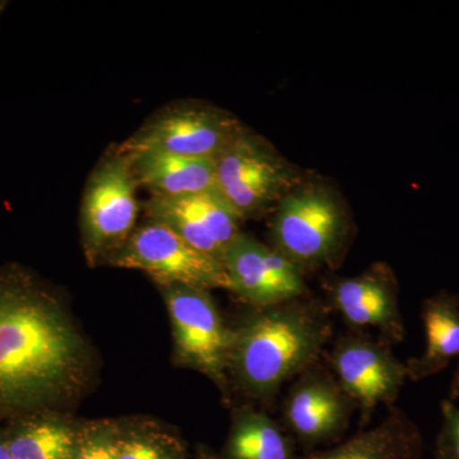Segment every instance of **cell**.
<instances>
[{
  "instance_id": "cell-1",
  "label": "cell",
  "mask_w": 459,
  "mask_h": 459,
  "mask_svg": "<svg viewBox=\"0 0 459 459\" xmlns=\"http://www.w3.org/2000/svg\"><path fill=\"white\" fill-rule=\"evenodd\" d=\"M91 368L89 343L59 296L21 265L0 268V419L74 400Z\"/></svg>"
},
{
  "instance_id": "cell-2",
  "label": "cell",
  "mask_w": 459,
  "mask_h": 459,
  "mask_svg": "<svg viewBox=\"0 0 459 459\" xmlns=\"http://www.w3.org/2000/svg\"><path fill=\"white\" fill-rule=\"evenodd\" d=\"M301 299L258 307L231 328L229 379L250 397L270 400L318 364L331 323L320 307Z\"/></svg>"
},
{
  "instance_id": "cell-3",
  "label": "cell",
  "mask_w": 459,
  "mask_h": 459,
  "mask_svg": "<svg viewBox=\"0 0 459 459\" xmlns=\"http://www.w3.org/2000/svg\"><path fill=\"white\" fill-rule=\"evenodd\" d=\"M138 188L131 156L117 148L93 170L81 210L83 249L90 264L108 262L132 237L140 212Z\"/></svg>"
},
{
  "instance_id": "cell-4",
  "label": "cell",
  "mask_w": 459,
  "mask_h": 459,
  "mask_svg": "<svg viewBox=\"0 0 459 459\" xmlns=\"http://www.w3.org/2000/svg\"><path fill=\"white\" fill-rule=\"evenodd\" d=\"M159 287L171 320L175 361L204 374L228 397L232 331L210 291L180 285Z\"/></svg>"
},
{
  "instance_id": "cell-5",
  "label": "cell",
  "mask_w": 459,
  "mask_h": 459,
  "mask_svg": "<svg viewBox=\"0 0 459 459\" xmlns=\"http://www.w3.org/2000/svg\"><path fill=\"white\" fill-rule=\"evenodd\" d=\"M108 263L115 267L144 272L159 286L230 291L229 276L221 262L195 249L179 235L155 221L135 229L126 246Z\"/></svg>"
},
{
  "instance_id": "cell-6",
  "label": "cell",
  "mask_w": 459,
  "mask_h": 459,
  "mask_svg": "<svg viewBox=\"0 0 459 459\" xmlns=\"http://www.w3.org/2000/svg\"><path fill=\"white\" fill-rule=\"evenodd\" d=\"M285 162L247 131L214 160V192L238 219H249L291 186Z\"/></svg>"
},
{
  "instance_id": "cell-7",
  "label": "cell",
  "mask_w": 459,
  "mask_h": 459,
  "mask_svg": "<svg viewBox=\"0 0 459 459\" xmlns=\"http://www.w3.org/2000/svg\"><path fill=\"white\" fill-rule=\"evenodd\" d=\"M344 234L340 205L316 188L295 190L282 198L272 226L274 249L300 268L331 261Z\"/></svg>"
},
{
  "instance_id": "cell-8",
  "label": "cell",
  "mask_w": 459,
  "mask_h": 459,
  "mask_svg": "<svg viewBox=\"0 0 459 459\" xmlns=\"http://www.w3.org/2000/svg\"><path fill=\"white\" fill-rule=\"evenodd\" d=\"M246 131L231 115L192 105L170 108L159 115L119 150L126 153L156 151L214 161Z\"/></svg>"
},
{
  "instance_id": "cell-9",
  "label": "cell",
  "mask_w": 459,
  "mask_h": 459,
  "mask_svg": "<svg viewBox=\"0 0 459 459\" xmlns=\"http://www.w3.org/2000/svg\"><path fill=\"white\" fill-rule=\"evenodd\" d=\"M329 364L364 422H369L377 407L392 406L407 379L406 364L395 358L388 343L362 334L341 338Z\"/></svg>"
},
{
  "instance_id": "cell-10",
  "label": "cell",
  "mask_w": 459,
  "mask_h": 459,
  "mask_svg": "<svg viewBox=\"0 0 459 459\" xmlns=\"http://www.w3.org/2000/svg\"><path fill=\"white\" fill-rule=\"evenodd\" d=\"M355 404L318 364L299 377L283 403L287 433L309 452L331 446L349 428Z\"/></svg>"
},
{
  "instance_id": "cell-11",
  "label": "cell",
  "mask_w": 459,
  "mask_h": 459,
  "mask_svg": "<svg viewBox=\"0 0 459 459\" xmlns=\"http://www.w3.org/2000/svg\"><path fill=\"white\" fill-rule=\"evenodd\" d=\"M222 264L230 291L255 309L296 300L307 292L299 265L244 232L230 244Z\"/></svg>"
},
{
  "instance_id": "cell-12",
  "label": "cell",
  "mask_w": 459,
  "mask_h": 459,
  "mask_svg": "<svg viewBox=\"0 0 459 459\" xmlns=\"http://www.w3.org/2000/svg\"><path fill=\"white\" fill-rule=\"evenodd\" d=\"M144 210L150 221L162 223L189 246L221 263L226 249L241 232V220L216 192L181 197L151 195Z\"/></svg>"
},
{
  "instance_id": "cell-13",
  "label": "cell",
  "mask_w": 459,
  "mask_h": 459,
  "mask_svg": "<svg viewBox=\"0 0 459 459\" xmlns=\"http://www.w3.org/2000/svg\"><path fill=\"white\" fill-rule=\"evenodd\" d=\"M329 296L334 309L350 327L374 329L385 343L403 340L397 283L385 265L377 264L360 276L336 281Z\"/></svg>"
},
{
  "instance_id": "cell-14",
  "label": "cell",
  "mask_w": 459,
  "mask_h": 459,
  "mask_svg": "<svg viewBox=\"0 0 459 459\" xmlns=\"http://www.w3.org/2000/svg\"><path fill=\"white\" fill-rule=\"evenodd\" d=\"M422 451L424 439L418 425L401 410L392 409L376 427L301 459H421Z\"/></svg>"
},
{
  "instance_id": "cell-15",
  "label": "cell",
  "mask_w": 459,
  "mask_h": 459,
  "mask_svg": "<svg viewBox=\"0 0 459 459\" xmlns=\"http://www.w3.org/2000/svg\"><path fill=\"white\" fill-rule=\"evenodd\" d=\"M126 155L131 156L132 170L138 186L146 188L152 197H181L214 192V161L156 151Z\"/></svg>"
},
{
  "instance_id": "cell-16",
  "label": "cell",
  "mask_w": 459,
  "mask_h": 459,
  "mask_svg": "<svg viewBox=\"0 0 459 459\" xmlns=\"http://www.w3.org/2000/svg\"><path fill=\"white\" fill-rule=\"evenodd\" d=\"M80 427L45 410L9 420L4 433L12 459H74Z\"/></svg>"
},
{
  "instance_id": "cell-17",
  "label": "cell",
  "mask_w": 459,
  "mask_h": 459,
  "mask_svg": "<svg viewBox=\"0 0 459 459\" xmlns=\"http://www.w3.org/2000/svg\"><path fill=\"white\" fill-rule=\"evenodd\" d=\"M421 318L427 346L421 356L406 362L407 379L412 382L440 373L459 358V295L442 291L427 299Z\"/></svg>"
},
{
  "instance_id": "cell-18",
  "label": "cell",
  "mask_w": 459,
  "mask_h": 459,
  "mask_svg": "<svg viewBox=\"0 0 459 459\" xmlns=\"http://www.w3.org/2000/svg\"><path fill=\"white\" fill-rule=\"evenodd\" d=\"M220 455L222 459H301L286 429L252 409L237 411Z\"/></svg>"
},
{
  "instance_id": "cell-19",
  "label": "cell",
  "mask_w": 459,
  "mask_h": 459,
  "mask_svg": "<svg viewBox=\"0 0 459 459\" xmlns=\"http://www.w3.org/2000/svg\"><path fill=\"white\" fill-rule=\"evenodd\" d=\"M117 459H189L180 437L148 420L122 422Z\"/></svg>"
},
{
  "instance_id": "cell-20",
  "label": "cell",
  "mask_w": 459,
  "mask_h": 459,
  "mask_svg": "<svg viewBox=\"0 0 459 459\" xmlns=\"http://www.w3.org/2000/svg\"><path fill=\"white\" fill-rule=\"evenodd\" d=\"M122 422L114 420L81 424L74 459H117Z\"/></svg>"
},
{
  "instance_id": "cell-21",
  "label": "cell",
  "mask_w": 459,
  "mask_h": 459,
  "mask_svg": "<svg viewBox=\"0 0 459 459\" xmlns=\"http://www.w3.org/2000/svg\"><path fill=\"white\" fill-rule=\"evenodd\" d=\"M435 459H459V407L449 400L442 402V427Z\"/></svg>"
},
{
  "instance_id": "cell-22",
  "label": "cell",
  "mask_w": 459,
  "mask_h": 459,
  "mask_svg": "<svg viewBox=\"0 0 459 459\" xmlns=\"http://www.w3.org/2000/svg\"><path fill=\"white\" fill-rule=\"evenodd\" d=\"M195 459H222L221 455H217L212 449L208 448L207 446H198L197 452H195Z\"/></svg>"
},
{
  "instance_id": "cell-23",
  "label": "cell",
  "mask_w": 459,
  "mask_h": 459,
  "mask_svg": "<svg viewBox=\"0 0 459 459\" xmlns=\"http://www.w3.org/2000/svg\"><path fill=\"white\" fill-rule=\"evenodd\" d=\"M457 400H459V365L455 377H453L451 389H449V401L455 402Z\"/></svg>"
},
{
  "instance_id": "cell-24",
  "label": "cell",
  "mask_w": 459,
  "mask_h": 459,
  "mask_svg": "<svg viewBox=\"0 0 459 459\" xmlns=\"http://www.w3.org/2000/svg\"><path fill=\"white\" fill-rule=\"evenodd\" d=\"M0 459H12L7 439H5L4 428H0Z\"/></svg>"
},
{
  "instance_id": "cell-25",
  "label": "cell",
  "mask_w": 459,
  "mask_h": 459,
  "mask_svg": "<svg viewBox=\"0 0 459 459\" xmlns=\"http://www.w3.org/2000/svg\"><path fill=\"white\" fill-rule=\"evenodd\" d=\"M3 8H4V3H0V13H2Z\"/></svg>"
}]
</instances>
